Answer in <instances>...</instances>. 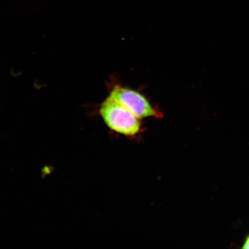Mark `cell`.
<instances>
[{"instance_id":"1","label":"cell","mask_w":249,"mask_h":249,"mask_svg":"<svg viewBox=\"0 0 249 249\" xmlns=\"http://www.w3.org/2000/svg\"><path fill=\"white\" fill-rule=\"evenodd\" d=\"M99 114L108 128L114 132L134 137L141 132V119L108 96L101 104Z\"/></svg>"},{"instance_id":"2","label":"cell","mask_w":249,"mask_h":249,"mask_svg":"<svg viewBox=\"0 0 249 249\" xmlns=\"http://www.w3.org/2000/svg\"><path fill=\"white\" fill-rule=\"evenodd\" d=\"M108 97L120 103L140 119L163 117L162 113L154 107L142 93L120 85L112 87Z\"/></svg>"},{"instance_id":"3","label":"cell","mask_w":249,"mask_h":249,"mask_svg":"<svg viewBox=\"0 0 249 249\" xmlns=\"http://www.w3.org/2000/svg\"><path fill=\"white\" fill-rule=\"evenodd\" d=\"M243 249H249V235L246 238V241L243 245Z\"/></svg>"}]
</instances>
